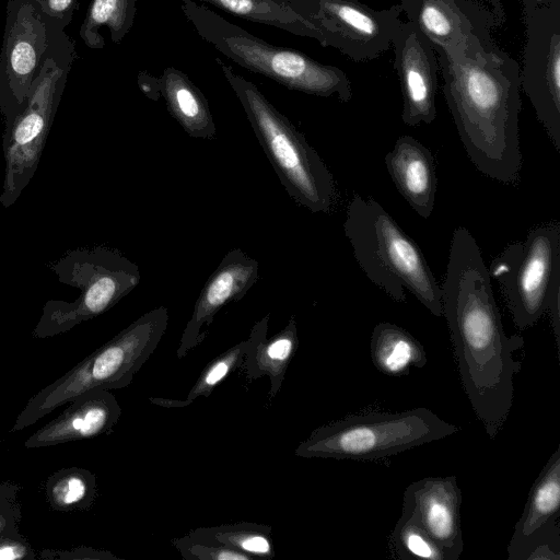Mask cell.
<instances>
[{
	"label": "cell",
	"mask_w": 560,
	"mask_h": 560,
	"mask_svg": "<svg viewBox=\"0 0 560 560\" xmlns=\"http://www.w3.org/2000/svg\"><path fill=\"white\" fill-rule=\"evenodd\" d=\"M490 278L472 234L456 228L441 285L442 310L464 390L487 434L494 439L511 411L514 376L521 370L514 352L524 339L505 334Z\"/></svg>",
	"instance_id": "obj_1"
},
{
	"label": "cell",
	"mask_w": 560,
	"mask_h": 560,
	"mask_svg": "<svg viewBox=\"0 0 560 560\" xmlns=\"http://www.w3.org/2000/svg\"><path fill=\"white\" fill-rule=\"evenodd\" d=\"M438 61L443 94L471 163L491 179L517 183L520 63L497 45L438 52Z\"/></svg>",
	"instance_id": "obj_2"
},
{
	"label": "cell",
	"mask_w": 560,
	"mask_h": 560,
	"mask_svg": "<svg viewBox=\"0 0 560 560\" xmlns=\"http://www.w3.org/2000/svg\"><path fill=\"white\" fill-rule=\"evenodd\" d=\"M360 268L389 298L406 301L405 289L434 316H443L442 291L425 257L392 215L373 198L355 195L343 223Z\"/></svg>",
	"instance_id": "obj_3"
},
{
	"label": "cell",
	"mask_w": 560,
	"mask_h": 560,
	"mask_svg": "<svg viewBox=\"0 0 560 560\" xmlns=\"http://www.w3.org/2000/svg\"><path fill=\"white\" fill-rule=\"evenodd\" d=\"M168 319L165 306H158L138 317L66 374L34 394L18 415L10 433L31 427L88 392L129 386L155 351Z\"/></svg>",
	"instance_id": "obj_4"
},
{
	"label": "cell",
	"mask_w": 560,
	"mask_h": 560,
	"mask_svg": "<svg viewBox=\"0 0 560 560\" xmlns=\"http://www.w3.org/2000/svg\"><path fill=\"white\" fill-rule=\"evenodd\" d=\"M236 94L267 159L289 196L312 213H328L334 205V176L317 151L250 81L215 58Z\"/></svg>",
	"instance_id": "obj_5"
},
{
	"label": "cell",
	"mask_w": 560,
	"mask_h": 560,
	"mask_svg": "<svg viewBox=\"0 0 560 560\" xmlns=\"http://www.w3.org/2000/svg\"><path fill=\"white\" fill-rule=\"evenodd\" d=\"M180 9L203 40L245 69L289 90L322 97L336 96L345 103L352 98L351 81L340 68L322 63L302 51L267 43L194 0H182Z\"/></svg>",
	"instance_id": "obj_6"
},
{
	"label": "cell",
	"mask_w": 560,
	"mask_h": 560,
	"mask_svg": "<svg viewBox=\"0 0 560 560\" xmlns=\"http://www.w3.org/2000/svg\"><path fill=\"white\" fill-rule=\"evenodd\" d=\"M47 21V20H46ZM48 45L24 105L2 137L5 160L0 203L14 205L33 178L75 58L74 43L65 30L47 21Z\"/></svg>",
	"instance_id": "obj_7"
},
{
	"label": "cell",
	"mask_w": 560,
	"mask_h": 560,
	"mask_svg": "<svg viewBox=\"0 0 560 560\" xmlns=\"http://www.w3.org/2000/svg\"><path fill=\"white\" fill-rule=\"evenodd\" d=\"M459 428L428 408L348 416L318 427L294 450L304 458L372 460L445 439Z\"/></svg>",
	"instance_id": "obj_8"
},
{
	"label": "cell",
	"mask_w": 560,
	"mask_h": 560,
	"mask_svg": "<svg viewBox=\"0 0 560 560\" xmlns=\"http://www.w3.org/2000/svg\"><path fill=\"white\" fill-rule=\"evenodd\" d=\"M50 269L60 283L80 290L72 301L49 300L33 329L46 339L65 334L115 306L140 282L138 266L119 250L80 247L65 254Z\"/></svg>",
	"instance_id": "obj_9"
},
{
	"label": "cell",
	"mask_w": 560,
	"mask_h": 560,
	"mask_svg": "<svg viewBox=\"0 0 560 560\" xmlns=\"http://www.w3.org/2000/svg\"><path fill=\"white\" fill-rule=\"evenodd\" d=\"M503 292L514 324L534 326L551 317L560 347V223L552 220L532 229L523 241L508 245L488 268Z\"/></svg>",
	"instance_id": "obj_10"
},
{
	"label": "cell",
	"mask_w": 560,
	"mask_h": 560,
	"mask_svg": "<svg viewBox=\"0 0 560 560\" xmlns=\"http://www.w3.org/2000/svg\"><path fill=\"white\" fill-rule=\"evenodd\" d=\"M322 33L323 47H332L354 62L380 57L392 45L401 22L400 4L373 9L359 0H285Z\"/></svg>",
	"instance_id": "obj_11"
},
{
	"label": "cell",
	"mask_w": 560,
	"mask_h": 560,
	"mask_svg": "<svg viewBox=\"0 0 560 560\" xmlns=\"http://www.w3.org/2000/svg\"><path fill=\"white\" fill-rule=\"evenodd\" d=\"M526 39L521 89L556 150L560 151V0L523 10Z\"/></svg>",
	"instance_id": "obj_12"
},
{
	"label": "cell",
	"mask_w": 560,
	"mask_h": 560,
	"mask_svg": "<svg viewBox=\"0 0 560 560\" xmlns=\"http://www.w3.org/2000/svg\"><path fill=\"white\" fill-rule=\"evenodd\" d=\"M49 28L34 0H8L0 51V112L4 127L21 112L48 45Z\"/></svg>",
	"instance_id": "obj_13"
},
{
	"label": "cell",
	"mask_w": 560,
	"mask_h": 560,
	"mask_svg": "<svg viewBox=\"0 0 560 560\" xmlns=\"http://www.w3.org/2000/svg\"><path fill=\"white\" fill-rule=\"evenodd\" d=\"M399 4L436 52L452 55L476 45H495L493 16L477 0H401Z\"/></svg>",
	"instance_id": "obj_14"
},
{
	"label": "cell",
	"mask_w": 560,
	"mask_h": 560,
	"mask_svg": "<svg viewBox=\"0 0 560 560\" xmlns=\"http://www.w3.org/2000/svg\"><path fill=\"white\" fill-rule=\"evenodd\" d=\"M394 68L402 96L401 119L416 127L436 118L439 61L436 51L424 34L410 21L400 22L392 45Z\"/></svg>",
	"instance_id": "obj_15"
},
{
	"label": "cell",
	"mask_w": 560,
	"mask_h": 560,
	"mask_svg": "<svg viewBox=\"0 0 560 560\" xmlns=\"http://www.w3.org/2000/svg\"><path fill=\"white\" fill-rule=\"evenodd\" d=\"M258 273V261L242 249L234 248L225 254L195 303L176 351L178 359L206 339L215 315L229 303L240 301L257 282Z\"/></svg>",
	"instance_id": "obj_16"
},
{
	"label": "cell",
	"mask_w": 560,
	"mask_h": 560,
	"mask_svg": "<svg viewBox=\"0 0 560 560\" xmlns=\"http://www.w3.org/2000/svg\"><path fill=\"white\" fill-rule=\"evenodd\" d=\"M460 504L456 476L422 478L411 482L402 495V511L442 547L450 560H458L464 551Z\"/></svg>",
	"instance_id": "obj_17"
},
{
	"label": "cell",
	"mask_w": 560,
	"mask_h": 560,
	"mask_svg": "<svg viewBox=\"0 0 560 560\" xmlns=\"http://www.w3.org/2000/svg\"><path fill=\"white\" fill-rule=\"evenodd\" d=\"M120 415V405L110 390H91L70 401L68 408L35 431L24 446L48 447L108 434Z\"/></svg>",
	"instance_id": "obj_18"
},
{
	"label": "cell",
	"mask_w": 560,
	"mask_h": 560,
	"mask_svg": "<svg viewBox=\"0 0 560 560\" xmlns=\"http://www.w3.org/2000/svg\"><path fill=\"white\" fill-rule=\"evenodd\" d=\"M385 165L399 194L421 218L433 211L438 177L432 152L411 136H400L385 155Z\"/></svg>",
	"instance_id": "obj_19"
},
{
	"label": "cell",
	"mask_w": 560,
	"mask_h": 560,
	"mask_svg": "<svg viewBox=\"0 0 560 560\" xmlns=\"http://www.w3.org/2000/svg\"><path fill=\"white\" fill-rule=\"evenodd\" d=\"M560 447L551 454L534 481L523 513L508 546V559L515 560L530 541L559 533Z\"/></svg>",
	"instance_id": "obj_20"
},
{
	"label": "cell",
	"mask_w": 560,
	"mask_h": 560,
	"mask_svg": "<svg viewBox=\"0 0 560 560\" xmlns=\"http://www.w3.org/2000/svg\"><path fill=\"white\" fill-rule=\"evenodd\" d=\"M269 319L270 314H267L252 327L247 338L249 346L241 368H244L249 380L269 377L268 399L271 402L298 350L299 338L294 316L290 317L284 328L267 338Z\"/></svg>",
	"instance_id": "obj_21"
},
{
	"label": "cell",
	"mask_w": 560,
	"mask_h": 560,
	"mask_svg": "<svg viewBox=\"0 0 560 560\" xmlns=\"http://www.w3.org/2000/svg\"><path fill=\"white\" fill-rule=\"evenodd\" d=\"M168 113L194 138L214 139L217 128L209 103L183 71L167 67L159 78Z\"/></svg>",
	"instance_id": "obj_22"
},
{
	"label": "cell",
	"mask_w": 560,
	"mask_h": 560,
	"mask_svg": "<svg viewBox=\"0 0 560 560\" xmlns=\"http://www.w3.org/2000/svg\"><path fill=\"white\" fill-rule=\"evenodd\" d=\"M370 349L374 366L389 376L406 375L428 361L423 346L410 332L388 322L374 327Z\"/></svg>",
	"instance_id": "obj_23"
},
{
	"label": "cell",
	"mask_w": 560,
	"mask_h": 560,
	"mask_svg": "<svg viewBox=\"0 0 560 560\" xmlns=\"http://www.w3.org/2000/svg\"><path fill=\"white\" fill-rule=\"evenodd\" d=\"M242 19L273 26L293 35L317 40L322 33L310 21L298 14L285 0H199Z\"/></svg>",
	"instance_id": "obj_24"
},
{
	"label": "cell",
	"mask_w": 560,
	"mask_h": 560,
	"mask_svg": "<svg viewBox=\"0 0 560 560\" xmlns=\"http://www.w3.org/2000/svg\"><path fill=\"white\" fill-rule=\"evenodd\" d=\"M137 12V0H92L79 35L91 49H102L105 39L102 27H107L110 39L118 44L133 26Z\"/></svg>",
	"instance_id": "obj_25"
},
{
	"label": "cell",
	"mask_w": 560,
	"mask_h": 560,
	"mask_svg": "<svg viewBox=\"0 0 560 560\" xmlns=\"http://www.w3.org/2000/svg\"><path fill=\"white\" fill-rule=\"evenodd\" d=\"M45 495L55 511L89 510L97 495L96 476L81 467L59 469L46 480Z\"/></svg>",
	"instance_id": "obj_26"
},
{
	"label": "cell",
	"mask_w": 560,
	"mask_h": 560,
	"mask_svg": "<svg viewBox=\"0 0 560 560\" xmlns=\"http://www.w3.org/2000/svg\"><path fill=\"white\" fill-rule=\"evenodd\" d=\"M197 536L236 549L255 558L272 559L275 547L271 539V527L256 523H235L192 530Z\"/></svg>",
	"instance_id": "obj_27"
},
{
	"label": "cell",
	"mask_w": 560,
	"mask_h": 560,
	"mask_svg": "<svg viewBox=\"0 0 560 560\" xmlns=\"http://www.w3.org/2000/svg\"><path fill=\"white\" fill-rule=\"evenodd\" d=\"M248 346V339L240 341L212 359L203 368L185 399L150 398L149 400L166 408H183L192 404L200 396L208 397L232 372L241 368Z\"/></svg>",
	"instance_id": "obj_28"
},
{
	"label": "cell",
	"mask_w": 560,
	"mask_h": 560,
	"mask_svg": "<svg viewBox=\"0 0 560 560\" xmlns=\"http://www.w3.org/2000/svg\"><path fill=\"white\" fill-rule=\"evenodd\" d=\"M392 545L402 560H450L442 547L406 511L394 527Z\"/></svg>",
	"instance_id": "obj_29"
},
{
	"label": "cell",
	"mask_w": 560,
	"mask_h": 560,
	"mask_svg": "<svg viewBox=\"0 0 560 560\" xmlns=\"http://www.w3.org/2000/svg\"><path fill=\"white\" fill-rule=\"evenodd\" d=\"M173 545L187 560H253L247 553L220 545L214 540L195 535L192 532L176 538Z\"/></svg>",
	"instance_id": "obj_30"
},
{
	"label": "cell",
	"mask_w": 560,
	"mask_h": 560,
	"mask_svg": "<svg viewBox=\"0 0 560 560\" xmlns=\"http://www.w3.org/2000/svg\"><path fill=\"white\" fill-rule=\"evenodd\" d=\"M21 487L10 480L0 482V536L22 537L19 493Z\"/></svg>",
	"instance_id": "obj_31"
},
{
	"label": "cell",
	"mask_w": 560,
	"mask_h": 560,
	"mask_svg": "<svg viewBox=\"0 0 560 560\" xmlns=\"http://www.w3.org/2000/svg\"><path fill=\"white\" fill-rule=\"evenodd\" d=\"M48 22L65 30L73 18L77 0H34Z\"/></svg>",
	"instance_id": "obj_32"
},
{
	"label": "cell",
	"mask_w": 560,
	"mask_h": 560,
	"mask_svg": "<svg viewBox=\"0 0 560 560\" xmlns=\"http://www.w3.org/2000/svg\"><path fill=\"white\" fill-rule=\"evenodd\" d=\"M39 559L46 560H116L109 551L79 546L69 550L45 549L39 552Z\"/></svg>",
	"instance_id": "obj_33"
},
{
	"label": "cell",
	"mask_w": 560,
	"mask_h": 560,
	"mask_svg": "<svg viewBox=\"0 0 560 560\" xmlns=\"http://www.w3.org/2000/svg\"><path fill=\"white\" fill-rule=\"evenodd\" d=\"M36 552L24 536H0V560H34Z\"/></svg>",
	"instance_id": "obj_34"
},
{
	"label": "cell",
	"mask_w": 560,
	"mask_h": 560,
	"mask_svg": "<svg viewBox=\"0 0 560 560\" xmlns=\"http://www.w3.org/2000/svg\"><path fill=\"white\" fill-rule=\"evenodd\" d=\"M138 85L142 93L152 101H159L162 96L160 79L152 77L147 71H140L138 73Z\"/></svg>",
	"instance_id": "obj_35"
},
{
	"label": "cell",
	"mask_w": 560,
	"mask_h": 560,
	"mask_svg": "<svg viewBox=\"0 0 560 560\" xmlns=\"http://www.w3.org/2000/svg\"><path fill=\"white\" fill-rule=\"evenodd\" d=\"M489 10L493 16L495 27H499L505 21V12L501 0H487Z\"/></svg>",
	"instance_id": "obj_36"
},
{
	"label": "cell",
	"mask_w": 560,
	"mask_h": 560,
	"mask_svg": "<svg viewBox=\"0 0 560 560\" xmlns=\"http://www.w3.org/2000/svg\"><path fill=\"white\" fill-rule=\"evenodd\" d=\"M523 10L537 9L551 4L557 0H521Z\"/></svg>",
	"instance_id": "obj_37"
},
{
	"label": "cell",
	"mask_w": 560,
	"mask_h": 560,
	"mask_svg": "<svg viewBox=\"0 0 560 560\" xmlns=\"http://www.w3.org/2000/svg\"><path fill=\"white\" fill-rule=\"evenodd\" d=\"M399 1H401V0H399Z\"/></svg>",
	"instance_id": "obj_38"
}]
</instances>
